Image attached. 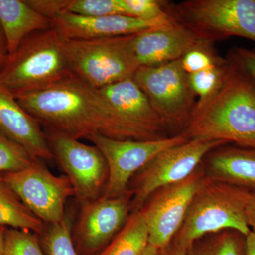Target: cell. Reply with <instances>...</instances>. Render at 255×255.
<instances>
[{
	"label": "cell",
	"instance_id": "obj_1",
	"mask_svg": "<svg viewBox=\"0 0 255 255\" xmlns=\"http://www.w3.org/2000/svg\"><path fill=\"white\" fill-rule=\"evenodd\" d=\"M16 99L46 128L78 140L93 135L124 140L113 111L100 90L72 73L44 90Z\"/></svg>",
	"mask_w": 255,
	"mask_h": 255
},
{
	"label": "cell",
	"instance_id": "obj_2",
	"mask_svg": "<svg viewBox=\"0 0 255 255\" xmlns=\"http://www.w3.org/2000/svg\"><path fill=\"white\" fill-rule=\"evenodd\" d=\"M216 92L197 104L184 134L255 148V80L229 54Z\"/></svg>",
	"mask_w": 255,
	"mask_h": 255
},
{
	"label": "cell",
	"instance_id": "obj_3",
	"mask_svg": "<svg viewBox=\"0 0 255 255\" xmlns=\"http://www.w3.org/2000/svg\"><path fill=\"white\" fill-rule=\"evenodd\" d=\"M251 192L204 174L172 243L187 251L199 238L224 230H236L246 236L251 231L246 219Z\"/></svg>",
	"mask_w": 255,
	"mask_h": 255
},
{
	"label": "cell",
	"instance_id": "obj_4",
	"mask_svg": "<svg viewBox=\"0 0 255 255\" xmlns=\"http://www.w3.org/2000/svg\"><path fill=\"white\" fill-rule=\"evenodd\" d=\"M70 74L63 39L53 27L30 35L9 55L0 86L16 98L44 90Z\"/></svg>",
	"mask_w": 255,
	"mask_h": 255
},
{
	"label": "cell",
	"instance_id": "obj_5",
	"mask_svg": "<svg viewBox=\"0 0 255 255\" xmlns=\"http://www.w3.org/2000/svg\"><path fill=\"white\" fill-rule=\"evenodd\" d=\"M164 9L199 41L214 44L237 36L255 43V0L167 1Z\"/></svg>",
	"mask_w": 255,
	"mask_h": 255
},
{
	"label": "cell",
	"instance_id": "obj_6",
	"mask_svg": "<svg viewBox=\"0 0 255 255\" xmlns=\"http://www.w3.org/2000/svg\"><path fill=\"white\" fill-rule=\"evenodd\" d=\"M132 37L63 40L70 73L97 90L133 78L139 65L132 50Z\"/></svg>",
	"mask_w": 255,
	"mask_h": 255
},
{
	"label": "cell",
	"instance_id": "obj_7",
	"mask_svg": "<svg viewBox=\"0 0 255 255\" xmlns=\"http://www.w3.org/2000/svg\"><path fill=\"white\" fill-rule=\"evenodd\" d=\"M132 79L169 132L183 133L197 100L180 60L157 66L139 67Z\"/></svg>",
	"mask_w": 255,
	"mask_h": 255
},
{
	"label": "cell",
	"instance_id": "obj_8",
	"mask_svg": "<svg viewBox=\"0 0 255 255\" xmlns=\"http://www.w3.org/2000/svg\"><path fill=\"white\" fill-rule=\"evenodd\" d=\"M44 132L55 159L66 173L82 207L101 197L108 182L109 169L98 147L53 129Z\"/></svg>",
	"mask_w": 255,
	"mask_h": 255
},
{
	"label": "cell",
	"instance_id": "obj_9",
	"mask_svg": "<svg viewBox=\"0 0 255 255\" xmlns=\"http://www.w3.org/2000/svg\"><path fill=\"white\" fill-rule=\"evenodd\" d=\"M226 142L191 139L162 151L137 172L131 191L133 211L140 210L159 189L182 182L194 173L211 150Z\"/></svg>",
	"mask_w": 255,
	"mask_h": 255
},
{
	"label": "cell",
	"instance_id": "obj_10",
	"mask_svg": "<svg viewBox=\"0 0 255 255\" xmlns=\"http://www.w3.org/2000/svg\"><path fill=\"white\" fill-rule=\"evenodd\" d=\"M0 178L45 225L63 221L65 204L75 196L68 177L54 175L40 159L23 170L0 174Z\"/></svg>",
	"mask_w": 255,
	"mask_h": 255
},
{
	"label": "cell",
	"instance_id": "obj_11",
	"mask_svg": "<svg viewBox=\"0 0 255 255\" xmlns=\"http://www.w3.org/2000/svg\"><path fill=\"white\" fill-rule=\"evenodd\" d=\"M87 140L105 156L109 177L103 196L114 198L126 194L130 179L158 154L189 139L182 133L155 140H115L101 135H91Z\"/></svg>",
	"mask_w": 255,
	"mask_h": 255
},
{
	"label": "cell",
	"instance_id": "obj_12",
	"mask_svg": "<svg viewBox=\"0 0 255 255\" xmlns=\"http://www.w3.org/2000/svg\"><path fill=\"white\" fill-rule=\"evenodd\" d=\"M201 164L182 182L156 191L140 209L148 231L150 246L162 250L172 243L182 227L191 201L205 174Z\"/></svg>",
	"mask_w": 255,
	"mask_h": 255
},
{
	"label": "cell",
	"instance_id": "obj_13",
	"mask_svg": "<svg viewBox=\"0 0 255 255\" xmlns=\"http://www.w3.org/2000/svg\"><path fill=\"white\" fill-rule=\"evenodd\" d=\"M99 90L113 111L124 140H155L171 136L168 128L133 79Z\"/></svg>",
	"mask_w": 255,
	"mask_h": 255
},
{
	"label": "cell",
	"instance_id": "obj_14",
	"mask_svg": "<svg viewBox=\"0 0 255 255\" xmlns=\"http://www.w3.org/2000/svg\"><path fill=\"white\" fill-rule=\"evenodd\" d=\"M132 192L118 197L102 195L82 206L76 231L79 255H95L113 241L129 217Z\"/></svg>",
	"mask_w": 255,
	"mask_h": 255
},
{
	"label": "cell",
	"instance_id": "obj_15",
	"mask_svg": "<svg viewBox=\"0 0 255 255\" xmlns=\"http://www.w3.org/2000/svg\"><path fill=\"white\" fill-rule=\"evenodd\" d=\"M53 27L63 40L96 39L130 36L151 28L173 24L172 18L144 21L123 14L84 16L62 11L53 20Z\"/></svg>",
	"mask_w": 255,
	"mask_h": 255
},
{
	"label": "cell",
	"instance_id": "obj_16",
	"mask_svg": "<svg viewBox=\"0 0 255 255\" xmlns=\"http://www.w3.org/2000/svg\"><path fill=\"white\" fill-rule=\"evenodd\" d=\"M199 42L189 30L174 23L134 34L131 46L139 67H152L182 59Z\"/></svg>",
	"mask_w": 255,
	"mask_h": 255
},
{
	"label": "cell",
	"instance_id": "obj_17",
	"mask_svg": "<svg viewBox=\"0 0 255 255\" xmlns=\"http://www.w3.org/2000/svg\"><path fill=\"white\" fill-rule=\"evenodd\" d=\"M0 131L40 160L55 159L41 125L0 86Z\"/></svg>",
	"mask_w": 255,
	"mask_h": 255
},
{
	"label": "cell",
	"instance_id": "obj_18",
	"mask_svg": "<svg viewBox=\"0 0 255 255\" xmlns=\"http://www.w3.org/2000/svg\"><path fill=\"white\" fill-rule=\"evenodd\" d=\"M206 176L255 191V148L226 144L216 147L203 160Z\"/></svg>",
	"mask_w": 255,
	"mask_h": 255
},
{
	"label": "cell",
	"instance_id": "obj_19",
	"mask_svg": "<svg viewBox=\"0 0 255 255\" xmlns=\"http://www.w3.org/2000/svg\"><path fill=\"white\" fill-rule=\"evenodd\" d=\"M0 26L11 55L23 40L33 33L53 28V22L32 9L25 0H0Z\"/></svg>",
	"mask_w": 255,
	"mask_h": 255
},
{
	"label": "cell",
	"instance_id": "obj_20",
	"mask_svg": "<svg viewBox=\"0 0 255 255\" xmlns=\"http://www.w3.org/2000/svg\"><path fill=\"white\" fill-rule=\"evenodd\" d=\"M0 226L24 230L38 236L46 225L23 204L17 195L0 178Z\"/></svg>",
	"mask_w": 255,
	"mask_h": 255
},
{
	"label": "cell",
	"instance_id": "obj_21",
	"mask_svg": "<svg viewBox=\"0 0 255 255\" xmlns=\"http://www.w3.org/2000/svg\"><path fill=\"white\" fill-rule=\"evenodd\" d=\"M149 245L147 226L140 210L132 211L125 226L105 249L95 255H142Z\"/></svg>",
	"mask_w": 255,
	"mask_h": 255
},
{
	"label": "cell",
	"instance_id": "obj_22",
	"mask_svg": "<svg viewBox=\"0 0 255 255\" xmlns=\"http://www.w3.org/2000/svg\"><path fill=\"white\" fill-rule=\"evenodd\" d=\"M188 255H246V236L228 229L206 235L194 242Z\"/></svg>",
	"mask_w": 255,
	"mask_h": 255
},
{
	"label": "cell",
	"instance_id": "obj_23",
	"mask_svg": "<svg viewBox=\"0 0 255 255\" xmlns=\"http://www.w3.org/2000/svg\"><path fill=\"white\" fill-rule=\"evenodd\" d=\"M45 255H79L73 243L70 218L55 224L46 225L39 236Z\"/></svg>",
	"mask_w": 255,
	"mask_h": 255
},
{
	"label": "cell",
	"instance_id": "obj_24",
	"mask_svg": "<svg viewBox=\"0 0 255 255\" xmlns=\"http://www.w3.org/2000/svg\"><path fill=\"white\" fill-rule=\"evenodd\" d=\"M37 160L23 147L0 131V174L23 170Z\"/></svg>",
	"mask_w": 255,
	"mask_h": 255
},
{
	"label": "cell",
	"instance_id": "obj_25",
	"mask_svg": "<svg viewBox=\"0 0 255 255\" xmlns=\"http://www.w3.org/2000/svg\"><path fill=\"white\" fill-rule=\"evenodd\" d=\"M227 62V58H225L222 63L214 68L188 75L191 90L198 97L196 105L205 102L217 90L222 81Z\"/></svg>",
	"mask_w": 255,
	"mask_h": 255
},
{
	"label": "cell",
	"instance_id": "obj_26",
	"mask_svg": "<svg viewBox=\"0 0 255 255\" xmlns=\"http://www.w3.org/2000/svg\"><path fill=\"white\" fill-rule=\"evenodd\" d=\"M213 43L199 41L180 60L184 71L189 74L207 70L222 63L224 58L216 53Z\"/></svg>",
	"mask_w": 255,
	"mask_h": 255
},
{
	"label": "cell",
	"instance_id": "obj_27",
	"mask_svg": "<svg viewBox=\"0 0 255 255\" xmlns=\"http://www.w3.org/2000/svg\"><path fill=\"white\" fill-rule=\"evenodd\" d=\"M4 255H45L39 236L24 230L7 228Z\"/></svg>",
	"mask_w": 255,
	"mask_h": 255
},
{
	"label": "cell",
	"instance_id": "obj_28",
	"mask_svg": "<svg viewBox=\"0 0 255 255\" xmlns=\"http://www.w3.org/2000/svg\"><path fill=\"white\" fill-rule=\"evenodd\" d=\"M124 14L144 21L167 19L165 11L167 1L161 0H119Z\"/></svg>",
	"mask_w": 255,
	"mask_h": 255
},
{
	"label": "cell",
	"instance_id": "obj_29",
	"mask_svg": "<svg viewBox=\"0 0 255 255\" xmlns=\"http://www.w3.org/2000/svg\"><path fill=\"white\" fill-rule=\"evenodd\" d=\"M84 16L124 14L119 0H69L66 11Z\"/></svg>",
	"mask_w": 255,
	"mask_h": 255
},
{
	"label": "cell",
	"instance_id": "obj_30",
	"mask_svg": "<svg viewBox=\"0 0 255 255\" xmlns=\"http://www.w3.org/2000/svg\"><path fill=\"white\" fill-rule=\"evenodd\" d=\"M36 12L53 20L59 13L66 11L69 0H25Z\"/></svg>",
	"mask_w": 255,
	"mask_h": 255
},
{
	"label": "cell",
	"instance_id": "obj_31",
	"mask_svg": "<svg viewBox=\"0 0 255 255\" xmlns=\"http://www.w3.org/2000/svg\"><path fill=\"white\" fill-rule=\"evenodd\" d=\"M228 54L255 80V48L248 49L241 47H234Z\"/></svg>",
	"mask_w": 255,
	"mask_h": 255
},
{
	"label": "cell",
	"instance_id": "obj_32",
	"mask_svg": "<svg viewBox=\"0 0 255 255\" xmlns=\"http://www.w3.org/2000/svg\"><path fill=\"white\" fill-rule=\"evenodd\" d=\"M246 219L251 231L255 232V191L251 192L246 208Z\"/></svg>",
	"mask_w": 255,
	"mask_h": 255
},
{
	"label": "cell",
	"instance_id": "obj_33",
	"mask_svg": "<svg viewBox=\"0 0 255 255\" xmlns=\"http://www.w3.org/2000/svg\"><path fill=\"white\" fill-rule=\"evenodd\" d=\"M9 55L7 42L5 38L2 28L0 26V73L4 68L5 63L9 58Z\"/></svg>",
	"mask_w": 255,
	"mask_h": 255
},
{
	"label": "cell",
	"instance_id": "obj_34",
	"mask_svg": "<svg viewBox=\"0 0 255 255\" xmlns=\"http://www.w3.org/2000/svg\"><path fill=\"white\" fill-rule=\"evenodd\" d=\"M160 255H188L187 251L179 248L173 243L160 250Z\"/></svg>",
	"mask_w": 255,
	"mask_h": 255
},
{
	"label": "cell",
	"instance_id": "obj_35",
	"mask_svg": "<svg viewBox=\"0 0 255 255\" xmlns=\"http://www.w3.org/2000/svg\"><path fill=\"white\" fill-rule=\"evenodd\" d=\"M246 255H255V232L253 231L246 236Z\"/></svg>",
	"mask_w": 255,
	"mask_h": 255
},
{
	"label": "cell",
	"instance_id": "obj_36",
	"mask_svg": "<svg viewBox=\"0 0 255 255\" xmlns=\"http://www.w3.org/2000/svg\"><path fill=\"white\" fill-rule=\"evenodd\" d=\"M6 229L7 228L0 226V255H4Z\"/></svg>",
	"mask_w": 255,
	"mask_h": 255
},
{
	"label": "cell",
	"instance_id": "obj_37",
	"mask_svg": "<svg viewBox=\"0 0 255 255\" xmlns=\"http://www.w3.org/2000/svg\"><path fill=\"white\" fill-rule=\"evenodd\" d=\"M142 255H160V250L148 245Z\"/></svg>",
	"mask_w": 255,
	"mask_h": 255
}]
</instances>
